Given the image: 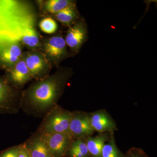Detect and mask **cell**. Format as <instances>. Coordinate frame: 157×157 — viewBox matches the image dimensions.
Returning <instances> with one entry per match:
<instances>
[{
    "label": "cell",
    "mask_w": 157,
    "mask_h": 157,
    "mask_svg": "<svg viewBox=\"0 0 157 157\" xmlns=\"http://www.w3.org/2000/svg\"><path fill=\"white\" fill-rule=\"evenodd\" d=\"M88 38L87 25L83 20H79L69 27L65 38L70 51L78 53Z\"/></svg>",
    "instance_id": "cell-5"
},
{
    "label": "cell",
    "mask_w": 157,
    "mask_h": 157,
    "mask_svg": "<svg viewBox=\"0 0 157 157\" xmlns=\"http://www.w3.org/2000/svg\"><path fill=\"white\" fill-rule=\"evenodd\" d=\"M75 5L74 1L70 0H48L44 3V9L46 12L55 14L67 7Z\"/></svg>",
    "instance_id": "cell-17"
},
{
    "label": "cell",
    "mask_w": 157,
    "mask_h": 157,
    "mask_svg": "<svg viewBox=\"0 0 157 157\" xmlns=\"http://www.w3.org/2000/svg\"><path fill=\"white\" fill-rule=\"evenodd\" d=\"M39 27L42 32L47 34H53L57 30L56 21L50 17L43 18L39 23Z\"/></svg>",
    "instance_id": "cell-20"
},
{
    "label": "cell",
    "mask_w": 157,
    "mask_h": 157,
    "mask_svg": "<svg viewBox=\"0 0 157 157\" xmlns=\"http://www.w3.org/2000/svg\"><path fill=\"white\" fill-rule=\"evenodd\" d=\"M69 153L71 157H90L86 143L81 139H77L70 144Z\"/></svg>",
    "instance_id": "cell-18"
},
{
    "label": "cell",
    "mask_w": 157,
    "mask_h": 157,
    "mask_svg": "<svg viewBox=\"0 0 157 157\" xmlns=\"http://www.w3.org/2000/svg\"><path fill=\"white\" fill-rule=\"evenodd\" d=\"M124 155L118 149L113 137L109 143L105 144L101 152V157H124Z\"/></svg>",
    "instance_id": "cell-19"
},
{
    "label": "cell",
    "mask_w": 157,
    "mask_h": 157,
    "mask_svg": "<svg viewBox=\"0 0 157 157\" xmlns=\"http://www.w3.org/2000/svg\"><path fill=\"white\" fill-rule=\"evenodd\" d=\"M107 138L106 134L89 137L86 143L90 156L92 157H101L102 150Z\"/></svg>",
    "instance_id": "cell-14"
},
{
    "label": "cell",
    "mask_w": 157,
    "mask_h": 157,
    "mask_svg": "<svg viewBox=\"0 0 157 157\" xmlns=\"http://www.w3.org/2000/svg\"><path fill=\"white\" fill-rule=\"evenodd\" d=\"M18 157H31L25 149L20 148Z\"/></svg>",
    "instance_id": "cell-23"
},
{
    "label": "cell",
    "mask_w": 157,
    "mask_h": 157,
    "mask_svg": "<svg viewBox=\"0 0 157 157\" xmlns=\"http://www.w3.org/2000/svg\"><path fill=\"white\" fill-rule=\"evenodd\" d=\"M22 58L28 68L32 78L45 77L52 65L41 52L31 51L23 54Z\"/></svg>",
    "instance_id": "cell-3"
},
{
    "label": "cell",
    "mask_w": 157,
    "mask_h": 157,
    "mask_svg": "<svg viewBox=\"0 0 157 157\" xmlns=\"http://www.w3.org/2000/svg\"><path fill=\"white\" fill-rule=\"evenodd\" d=\"M19 41L0 44V63L7 69L13 67L22 57V47Z\"/></svg>",
    "instance_id": "cell-8"
},
{
    "label": "cell",
    "mask_w": 157,
    "mask_h": 157,
    "mask_svg": "<svg viewBox=\"0 0 157 157\" xmlns=\"http://www.w3.org/2000/svg\"><path fill=\"white\" fill-rule=\"evenodd\" d=\"M73 113L64 110H57L52 113L44 125L45 133H61L71 136L70 132V122Z\"/></svg>",
    "instance_id": "cell-4"
},
{
    "label": "cell",
    "mask_w": 157,
    "mask_h": 157,
    "mask_svg": "<svg viewBox=\"0 0 157 157\" xmlns=\"http://www.w3.org/2000/svg\"><path fill=\"white\" fill-rule=\"evenodd\" d=\"M7 70L9 80L16 85H22L33 78L22 57L16 64L7 69Z\"/></svg>",
    "instance_id": "cell-10"
},
{
    "label": "cell",
    "mask_w": 157,
    "mask_h": 157,
    "mask_svg": "<svg viewBox=\"0 0 157 157\" xmlns=\"http://www.w3.org/2000/svg\"><path fill=\"white\" fill-rule=\"evenodd\" d=\"M57 20L65 25L70 27L77 21L78 13L76 5L69 6L54 14Z\"/></svg>",
    "instance_id": "cell-13"
},
{
    "label": "cell",
    "mask_w": 157,
    "mask_h": 157,
    "mask_svg": "<svg viewBox=\"0 0 157 157\" xmlns=\"http://www.w3.org/2000/svg\"><path fill=\"white\" fill-rule=\"evenodd\" d=\"M20 42L31 51H39L42 47V41L34 26L30 27L25 32Z\"/></svg>",
    "instance_id": "cell-12"
},
{
    "label": "cell",
    "mask_w": 157,
    "mask_h": 157,
    "mask_svg": "<svg viewBox=\"0 0 157 157\" xmlns=\"http://www.w3.org/2000/svg\"><path fill=\"white\" fill-rule=\"evenodd\" d=\"M41 137L54 157L63 156L70 147L72 139L71 136L61 133L44 132Z\"/></svg>",
    "instance_id": "cell-7"
},
{
    "label": "cell",
    "mask_w": 157,
    "mask_h": 157,
    "mask_svg": "<svg viewBox=\"0 0 157 157\" xmlns=\"http://www.w3.org/2000/svg\"><path fill=\"white\" fill-rule=\"evenodd\" d=\"M26 149L31 157H54L41 137L33 140Z\"/></svg>",
    "instance_id": "cell-15"
},
{
    "label": "cell",
    "mask_w": 157,
    "mask_h": 157,
    "mask_svg": "<svg viewBox=\"0 0 157 157\" xmlns=\"http://www.w3.org/2000/svg\"><path fill=\"white\" fill-rule=\"evenodd\" d=\"M12 98V92L6 79L0 78V112L9 109Z\"/></svg>",
    "instance_id": "cell-16"
},
{
    "label": "cell",
    "mask_w": 157,
    "mask_h": 157,
    "mask_svg": "<svg viewBox=\"0 0 157 157\" xmlns=\"http://www.w3.org/2000/svg\"><path fill=\"white\" fill-rule=\"evenodd\" d=\"M124 157H149L148 156L139 148H132L128 151Z\"/></svg>",
    "instance_id": "cell-21"
},
{
    "label": "cell",
    "mask_w": 157,
    "mask_h": 157,
    "mask_svg": "<svg viewBox=\"0 0 157 157\" xmlns=\"http://www.w3.org/2000/svg\"><path fill=\"white\" fill-rule=\"evenodd\" d=\"M41 52L51 65H59L68 57L67 45L60 34L48 37L42 41Z\"/></svg>",
    "instance_id": "cell-2"
},
{
    "label": "cell",
    "mask_w": 157,
    "mask_h": 157,
    "mask_svg": "<svg viewBox=\"0 0 157 157\" xmlns=\"http://www.w3.org/2000/svg\"><path fill=\"white\" fill-rule=\"evenodd\" d=\"M70 135L72 137L81 139L91 135L94 131L90 121V116L82 113L73 114L70 125Z\"/></svg>",
    "instance_id": "cell-9"
},
{
    "label": "cell",
    "mask_w": 157,
    "mask_h": 157,
    "mask_svg": "<svg viewBox=\"0 0 157 157\" xmlns=\"http://www.w3.org/2000/svg\"><path fill=\"white\" fill-rule=\"evenodd\" d=\"M90 121L94 131L99 132H112L116 129L114 122L107 113L99 111L90 116Z\"/></svg>",
    "instance_id": "cell-11"
},
{
    "label": "cell",
    "mask_w": 157,
    "mask_h": 157,
    "mask_svg": "<svg viewBox=\"0 0 157 157\" xmlns=\"http://www.w3.org/2000/svg\"><path fill=\"white\" fill-rule=\"evenodd\" d=\"M72 73L70 69L63 68L34 84L28 93L31 104L42 109L53 105L60 96Z\"/></svg>",
    "instance_id": "cell-1"
},
{
    "label": "cell",
    "mask_w": 157,
    "mask_h": 157,
    "mask_svg": "<svg viewBox=\"0 0 157 157\" xmlns=\"http://www.w3.org/2000/svg\"><path fill=\"white\" fill-rule=\"evenodd\" d=\"M20 148H13L4 151L0 157H18Z\"/></svg>",
    "instance_id": "cell-22"
},
{
    "label": "cell",
    "mask_w": 157,
    "mask_h": 157,
    "mask_svg": "<svg viewBox=\"0 0 157 157\" xmlns=\"http://www.w3.org/2000/svg\"><path fill=\"white\" fill-rule=\"evenodd\" d=\"M16 25L14 12L6 1H0V44L8 41Z\"/></svg>",
    "instance_id": "cell-6"
}]
</instances>
